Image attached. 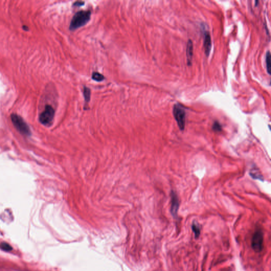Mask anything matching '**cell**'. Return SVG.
<instances>
[{
    "label": "cell",
    "mask_w": 271,
    "mask_h": 271,
    "mask_svg": "<svg viewBox=\"0 0 271 271\" xmlns=\"http://www.w3.org/2000/svg\"><path fill=\"white\" fill-rule=\"evenodd\" d=\"M263 233L261 230H257L254 232L252 238V247L257 253L261 252L263 248Z\"/></svg>",
    "instance_id": "5"
},
{
    "label": "cell",
    "mask_w": 271,
    "mask_h": 271,
    "mask_svg": "<svg viewBox=\"0 0 271 271\" xmlns=\"http://www.w3.org/2000/svg\"><path fill=\"white\" fill-rule=\"evenodd\" d=\"M92 78L93 80H94L97 82H101L104 79V76L97 72L93 73Z\"/></svg>",
    "instance_id": "13"
},
{
    "label": "cell",
    "mask_w": 271,
    "mask_h": 271,
    "mask_svg": "<svg viewBox=\"0 0 271 271\" xmlns=\"http://www.w3.org/2000/svg\"><path fill=\"white\" fill-rule=\"evenodd\" d=\"M55 113V110L53 107L47 105L44 111L39 116V121L44 126H51L54 118Z\"/></svg>",
    "instance_id": "4"
},
{
    "label": "cell",
    "mask_w": 271,
    "mask_h": 271,
    "mask_svg": "<svg viewBox=\"0 0 271 271\" xmlns=\"http://www.w3.org/2000/svg\"><path fill=\"white\" fill-rule=\"evenodd\" d=\"M212 129H213V130H215V131H220L222 129V127H221V125H220L219 122L215 121L213 124Z\"/></svg>",
    "instance_id": "15"
},
{
    "label": "cell",
    "mask_w": 271,
    "mask_h": 271,
    "mask_svg": "<svg viewBox=\"0 0 271 271\" xmlns=\"http://www.w3.org/2000/svg\"><path fill=\"white\" fill-rule=\"evenodd\" d=\"M84 2L76 1V2L73 4V5L75 6V7H81V6H82V5H84Z\"/></svg>",
    "instance_id": "16"
},
{
    "label": "cell",
    "mask_w": 271,
    "mask_h": 271,
    "mask_svg": "<svg viewBox=\"0 0 271 271\" xmlns=\"http://www.w3.org/2000/svg\"><path fill=\"white\" fill-rule=\"evenodd\" d=\"M266 69H267V73H269V74L270 75L271 72V53H270V51H268L266 53Z\"/></svg>",
    "instance_id": "10"
},
{
    "label": "cell",
    "mask_w": 271,
    "mask_h": 271,
    "mask_svg": "<svg viewBox=\"0 0 271 271\" xmlns=\"http://www.w3.org/2000/svg\"><path fill=\"white\" fill-rule=\"evenodd\" d=\"M179 208V200L176 193L172 191L171 193V212L174 217H176Z\"/></svg>",
    "instance_id": "6"
},
{
    "label": "cell",
    "mask_w": 271,
    "mask_h": 271,
    "mask_svg": "<svg viewBox=\"0 0 271 271\" xmlns=\"http://www.w3.org/2000/svg\"><path fill=\"white\" fill-rule=\"evenodd\" d=\"M91 14L90 11H81L77 12L71 20L70 26V30H75L86 24L90 20Z\"/></svg>",
    "instance_id": "1"
},
{
    "label": "cell",
    "mask_w": 271,
    "mask_h": 271,
    "mask_svg": "<svg viewBox=\"0 0 271 271\" xmlns=\"http://www.w3.org/2000/svg\"><path fill=\"white\" fill-rule=\"evenodd\" d=\"M23 28L24 30H28V28H27V26H24Z\"/></svg>",
    "instance_id": "17"
},
{
    "label": "cell",
    "mask_w": 271,
    "mask_h": 271,
    "mask_svg": "<svg viewBox=\"0 0 271 271\" xmlns=\"http://www.w3.org/2000/svg\"><path fill=\"white\" fill-rule=\"evenodd\" d=\"M11 119L12 123L17 129V130L19 131L20 133L26 136H30L31 135V131L29 126L24 121V120L21 116L17 114H12L11 116Z\"/></svg>",
    "instance_id": "2"
},
{
    "label": "cell",
    "mask_w": 271,
    "mask_h": 271,
    "mask_svg": "<svg viewBox=\"0 0 271 271\" xmlns=\"http://www.w3.org/2000/svg\"><path fill=\"white\" fill-rule=\"evenodd\" d=\"M193 42L191 40H189L186 47V57L187 63L189 66L191 65L192 57H193Z\"/></svg>",
    "instance_id": "8"
},
{
    "label": "cell",
    "mask_w": 271,
    "mask_h": 271,
    "mask_svg": "<svg viewBox=\"0 0 271 271\" xmlns=\"http://www.w3.org/2000/svg\"><path fill=\"white\" fill-rule=\"evenodd\" d=\"M173 115L179 129L183 130L185 126L186 112L181 104L177 103L173 107Z\"/></svg>",
    "instance_id": "3"
},
{
    "label": "cell",
    "mask_w": 271,
    "mask_h": 271,
    "mask_svg": "<svg viewBox=\"0 0 271 271\" xmlns=\"http://www.w3.org/2000/svg\"><path fill=\"white\" fill-rule=\"evenodd\" d=\"M0 248L1 249L4 250L5 252H9L11 251L12 249V248L10 245L7 244V242H2L0 245Z\"/></svg>",
    "instance_id": "14"
},
{
    "label": "cell",
    "mask_w": 271,
    "mask_h": 271,
    "mask_svg": "<svg viewBox=\"0 0 271 271\" xmlns=\"http://www.w3.org/2000/svg\"><path fill=\"white\" fill-rule=\"evenodd\" d=\"M211 39L208 32H206L204 39V48L207 56H209L211 49Z\"/></svg>",
    "instance_id": "7"
},
{
    "label": "cell",
    "mask_w": 271,
    "mask_h": 271,
    "mask_svg": "<svg viewBox=\"0 0 271 271\" xmlns=\"http://www.w3.org/2000/svg\"><path fill=\"white\" fill-rule=\"evenodd\" d=\"M192 230H193V231L194 233L196 238H198L200 235V230H201L200 227L198 223H196V222H194L193 223V224H192Z\"/></svg>",
    "instance_id": "11"
},
{
    "label": "cell",
    "mask_w": 271,
    "mask_h": 271,
    "mask_svg": "<svg viewBox=\"0 0 271 271\" xmlns=\"http://www.w3.org/2000/svg\"><path fill=\"white\" fill-rule=\"evenodd\" d=\"M83 94H84L85 101V107H86L88 103L90 101V97H91V90L90 89L84 86V90H83Z\"/></svg>",
    "instance_id": "9"
},
{
    "label": "cell",
    "mask_w": 271,
    "mask_h": 271,
    "mask_svg": "<svg viewBox=\"0 0 271 271\" xmlns=\"http://www.w3.org/2000/svg\"><path fill=\"white\" fill-rule=\"evenodd\" d=\"M250 175L254 179H260L261 181H263V176L259 173L257 169L256 170L254 168L253 171H251V172H250Z\"/></svg>",
    "instance_id": "12"
}]
</instances>
